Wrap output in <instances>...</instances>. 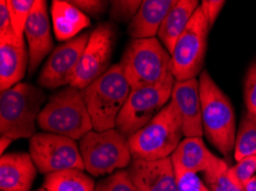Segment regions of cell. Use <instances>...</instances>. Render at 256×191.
<instances>
[{
    "mask_svg": "<svg viewBox=\"0 0 256 191\" xmlns=\"http://www.w3.org/2000/svg\"><path fill=\"white\" fill-rule=\"evenodd\" d=\"M120 65L131 89L174 87L172 55L158 38L132 39L124 50Z\"/></svg>",
    "mask_w": 256,
    "mask_h": 191,
    "instance_id": "6da1fadb",
    "label": "cell"
},
{
    "mask_svg": "<svg viewBox=\"0 0 256 191\" xmlns=\"http://www.w3.org/2000/svg\"><path fill=\"white\" fill-rule=\"evenodd\" d=\"M199 89L204 134L209 142L228 157L234 151L236 136V116L231 101L207 70L201 72Z\"/></svg>",
    "mask_w": 256,
    "mask_h": 191,
    "instance_id": "7a4b0ae2",
    "label": "cell"
},
{
    "mask_svg": "<svg viewBox=\"0 0 256 191\" xmlns=\"http://www.w3.org/2000/svg\"><path fill=\"white\" fill-rule=\"evenodd\" d=\"M45 133L56 134L80 141L93 131L83 91L68 86L50 97L37 119Z\"/></svg>",
    "mask_w": 256,
    "mask_h": 191,
    "instance_id": "3957f363",
    "label": "cell"
},
{
    "mask_svg": "<svg viewBox=\"0 0 256 191\" xmlns=\"http://www.w3.org/2000/svg\"><path fill=\"white\" fill-rule=\"evenodd\" d=\"M46 94L34 85L20 83L0 95V136L10 140L31 139L46 102Z\"/></svg>",
    "mask_w": 256,
    "mask_h": 191,
    "instance_id": "277c9868",
    "label": "cell"
},
{
    "mask_svg": "<svg viewBox=\"0 0 256 191\" xmlns=\"http://www.w3.org/2000/svg\"><path fill=\"white\" fill-rule=\"evenodd\" d=\"M183 136L180 115L170 100L154 119L128 140L134 159L160 161L170 158Z\"/></svg>",
    "mask_w": 256,
    "mask_h": 191,
    "instance_id": "5b68a950",
    "label": "cell"
},
{
    "mask_svg": "<svg viewBox=\"0 0 256 191\" xmlns=\"http://www.w3.org/2000/svg\"><path fill=\"white\" fill-rule=\"evenodd\" d=\"M130 92L131 86L120 63L112 65L106 73L83 89L93 130L102 132L116 128V120Z\"/></svg>",
    "mask_w": 256,
    "mask_h": 191,
    "instance_id": "8992f818",
    "label": "cell"
},
{
    "mask_svg": "<svg viewBox=\"0 0 256 191\" xmlns=\"http://www.w3.org/2000/svg\"><path fill=\"white\" fill-rule=\"evenodd\" d=\"M84 170L92 177L112 175L129 167L134 157L129 140L116 128L91 131L80 141Z\"/></svg>",
    "mask_w": 256,
    "mask_h": 191,
    "instance_id": "52a82bcc",
    "label": "cell"
},
{
    "mask_svg": "<svg viewBox=\"0 0 256 191\" xmlns=\"http://www.w3.org/2000/svg\"><path fill=\"white\" fill-rule=\"evenodd\" d=\"M209 30L210 26L199 6L172 53V75L176 81L193 79L204 71Z\"/></svg>",
    "mask_w": 256,
    "mask_h": 191,
    "instance_id": "ba28073f",
    "label": "cell"
},
{
    "mask_svg": "<svg viewBox=\"0 0 256 191\" xmlns=\"http://www.w3.org/2000/svg\"><path fill=\"white\" fill-rule=\"evenodd\" d=\"M29 154L37 170L51 174L66 170H84L80 144L75 140L51 133H36L30 139Z\"/></svg>",
    "mask_w": 256,
    "mask_h": 191,
    "instance_id": "9c48e42d",
    "label": "cell"
},
{
    "mask_svg": "<svg viewBox=\"0 0 256 191\" xmlns=\"http://www.w3.org/2000/svg\"><path fill=\"white\" fill-rule=\"evenodd\" d=\"M174 87H142L131 89L116 120V130L130 136L145 127L170 100Z\"/></svg>",
    "mask_w": 256,
    "mask_h": 191,
    "instance_id": "30bf717a",
    "label": "cell"
},
{
    "mask_svg": "<svg viewBox=\"0 0 256 191\" xmlns=\"http://www.w3.org/2000/svg\"><path fill=\"white\" fill-rule=\"evenodd\" d=\"M115 26L106 22L92 31L70 86L83 91L110 69L115 45Z\"/></svg>",
    "mask_w": 256,
    "mask_h": 191,
    "instance_id": "8fae6325",
    "label": "cell"
},
{
    "mask_svg": "<svg viewBox=\"0 0 256 191\" xmlns=\"http://www.w3.org/2000/svg\"><path fill=\"white\" fill-rule=\"evenodd\" d=\"M90 34L84 32L53 49L38 77V85L42 88L70 86Z\"/></svg>",
    "mask_w": 256,
    "mask_h": 191,
    "instance_id": "7c38bea8",
    "label": "cell"
},
{
    "mask_svg": "<svg viewBox=\"0 0 256 191\" xmlns=\"http://www.w3.org/2000/svg\"><path fill=\"white\" fill-rule=\"evenodd\" d=\"M28 41L29 73L36 71L42 60L53 52V40L48 13V2L36 0L24 31Z\"/></svg>",
    "mask_w": 256,
    "mask_h": 191,
    "instance_id": "4fadbf2b",
    "label": "cell"
},
{
    "mask_svg": "<svg viewBox=\"0 0 256 191\" xmlns=\"http://www.w3.org/2000/svg\"><path fill=\"white\" fill-rule=\"evenodd\" d=\"M126 171L137 191H180L170 158L160 161L134 159Z\"/></svg>",
    "mask_w": 256,
    "mask_h": 191,
    "instance_id": "5bb4252c",
    "label": "cell"
},
{
    "mask_svg": "<svg viewBox=\"0 0 256 191\" xmlns=\"http://www.w3.org/2000/svg\"><path fill=\"white\" fill-rule=\"evenodd\" d=\"M172 101L176 104L183 123L185 138H201L204 134L201 111L199 79L176 81L172 93Z\"/></svg>",
    "mask_w": 256,
    "mask_h": 191,
    "instance_id": "9a60e30c",
    "label": "cell"
},
{
    "mask_svg": "<svg viewBox=\"0 0 256 191\" xmlns=\"http://www.w3.org/2000/svg\"><path fill=\"white\" fill-rule=\"evenodd\" d=\"M29 68V52L18 37L0 40V89L7 91L20 84Z\"/></svg>",
    "mask_w": 256,
    "mask_h": 191,
    "instance_id": "2e32d148",
    "label": "cell"
},
{
    "mask_svg": "<svg viewBox=\"0 0 256 191\" xmlns=\"http://www.w3.org/2000/svg\"><path fill=\"white\" fill-rule=\"evenodd\" d=\"M37 171L30 154L2 155L0 159V189L2 191H30Z\"/></svg>",
    "mask_w": 256,
    "mask_h": 191,
    "instance_id": "e0dca14e",
    "label": "cell"
},
{
    "mask_svg": "<svg viewBox=\"0 0 256 191\" xmlns=\"http://www.w3.org/2000/svg\"><path fill=\"white\" fill-rule=\"evenodd\" d=\"M177 0H144L137 14L128 26V34L132 39L155 38L164 18Z\"/></svg>",
    "mask_w": 256,
    "mask_h": 191,
    "instance_id": "ac0fdd59",
    "label": "cell"
},
{
    "mask_svg": "<svg viewBox=\"0 0 256 191\" xmlns=\"http://www.w3.org/2000/svg\"><path fill=\"white\" fill-rule=\"evenodd\" d=\"M172 165L192 173L207 172L220 161L206 147L201 138H185L170 156Z\"/></svg>",
    "mask_w": 256,
    "mask_h": 191,
    "instance_id": "d6986e66",
    "label": "cell"
},
{
    "mask_svg": "<svg viewBox=\"0 0 256 191\" xmlns=\"http://www.w3.org/2000/svg\"><path fill=\"white\" fill-rule=\"evenodd\" d=\"M51 16L56 38L60 41H68L76 38L80 31L91 25L90 17L74 6L70 1L53 0Z\"/></svg>",
    "mask_w": 256,
    "mask_h": 191,
    "instance_id": "ffe728a7",
    "label": "cell"
},
{
    "mask_svg": "<svg viewBox=\"0 0 256 191\" xmlns=\"http://www.w3.org/2000/svg\"><path fill=\"white\" fill-rule=\"evenodd\" d=\"M199 6L200 2L196 0H180L166 15L158 30V37L170 55L177 40L188 28L190 21Z\"/></svg>",
    "mask_w": 256,
    "mask_h": 191,
    "instance_id": "44dd1931",
    "label": "cell"
},
{
    "mask_svg": "<svg viewBox=\"0 0 256 191\" xmlns=\"http://www.w3.org/2000/svg\"><path fill=\"white\" fill-rule=\"evenodd\" d=\"M42 188L48 191H94V180L83 170L72 169L48 174Z\"/></svg>",
    "mask_w": 256,
    "mask_h": 191,
    "instance_id": "7402d4cb",
    "label": "cell"
},
{
    "mask_svg": "<svg viewBox=\"0 0 256 191\" xmlns=\"http://www.w3.org/2000/svg\"><path fill=\"white\" fill-rule=\"evenodd\" d=\"M256 155V115L246 112L236 131L234 158L236 161Z\"/></svg>",
    "mask_w": 256,
    "mask_h": 191,
    "instance_id": "603a6c76",
    "label": "cell"
},
{
    "mask_svg": "<svg viewBox=\"0 0 256 191\" xmlns=\"http://www.w3.org/2000/svg\"><path fill=\"white\" fill-rule=\"evenodd\" d=\"M204 178L212 191H245L231 175L228 164L220 158L214 167L204 172Z\"/></svg>",
    "mask_w": 256,
    "mask_h": 191,
    "instance_id": "cb8c5ba5",
    "label": "cell"
},
{
    "mask_svg": "<svg viewBox=\"0 0 256 191\" xmlns=\"http://www.w3.org/2000/svg\"><path fill=\"white\" fill-rule=\"evenodd\" d=\"M36 0H7L12 24H13L14 32L16 36L24 40L26 25Z\"/></svg>",
    "mask_w": 256,
    "mask_h": 191,
    "instance_id": "d4e9b609",
    "label": "cell"
},
{
    "mask_svg": "<svg viewBox=\"0 0 256 191\" xmlns=\"http://www.w3.org/2000/svg\"><path fill=\"white\" fill-rule=\"evenodd\" d=\"M94 191H137V189L131 181L128 171L121 170L102 179L96 186Z\"/></svg>",
    "mask_w": 256,
    "mask_h": 191,
    "instance_id": "484cf974",
    "label": "cell"
},
{
    "mask_svg": "<svg viewBox=\"0 0 256 191\" xmlns=\"http://www.w3.org/2000/svg\"><path fill=\"white\" fill-rule=\"evenodd\" d=\"M110 2V17L114 22L130 23L137 14L142 1L139 0H114Z\"/></svg>",
    "mask_w": 256,
    "mask_h": 191,
    "instance_id": "4316f807",
    "label": "cell"
},
{
    "mask_svg": "<svg viewBox=\"0 0 256 191\" xmlns=\"http://www.w3.org/2000/svg\"><path fill=\"white\" fill-rule=\"evenodd\" d=\"M180 191H210L207 186L198 178L196 173L188 172L180 167L174 166Z\"/></svg>",
    "mask_w": 256,
    "mask_h": 191,
    "instance_id": "83f0119b",
    "label": "cell"
},
{
    "mask_svg": "<svg viewBox=\"0 0 256 191\" xmlns=\"http://www.w3.org/2000/svg\"><path fill=\"white\" fill-rule=\"evenodd\" d=\"M231 175L240 186L245 187L246 183L255 177L256 173V155L250 156L236 163V165L230 167Z\"/></svg>",
    "mask_w": 256,
    "mask_h": 191,
    "instance_id": "f1b7e54d",
    "label": "cell"
},
{
    "mask_svg": "<svg viewBox=\"0 0 256 191\" xmlns=\"http://www.w3.org/2000/svg\"><path fill=\"white\" fill-rule=\"evenodd\" d=\"M244 100L247 111L256 115V61L250 65L244 85Z\"/></svg>",
    "mask_w": 256,
    "mask_h": 191,
    "instance_id": "f546056e",
    "label": "cell"
},
{
    "mask_svg": "<svg viewBox=\"0 0 256 191\" xmlns=\"http://www.w3.org/2000/svg\"><path fill=\"white\" fill-rule=\"evenodd\" d=\"M70 2L80 10H82L85 15L88 16L91 15L94 17L102 16L110 3L108 1H102V0H72Z\"/></svg>",
    "mask_w": 256,
    "mask_h": 191,
    "instance_id": "4dcf8cb0",
    "label": "cell"
},
{
    "mask_svg": "<svg viewBox=\"0 0 256 191\" xmlns=\"http://www.w3.org/2000/svg\"><path fill=\"white\" fill-rule=\"evenodd\" d=\"M18 37L14 32L13 24H12L10 14L5 0L0 1V40Z\"/></svg>",
    "mask_w": 256,
    "mask_h": 191,
    "instance_id": "1f68e13d",
    "label": "cell"
},
{
    "mask_svg": "<svg viewBox=\"0 0 256 191\" xmlns=\"http://www.w3.org/2000/svg\"><path fill=\"white\" fill-rule=\"evenodd\" d=\"M226 5V1L223 0H204L200 3V8L202 10L204 17L207 18L209 26H212L216 18L218 17L220 10Z\"/></svg>",
    "mask_w": 256,
    "mask_h": 191,
    "instance_id": "d6a6232c",
    "label": "cell"
},
{
    "mask_svg": "<svg viewBox=\"0 0 256 191\" xmlns=\"http://www.w3.org/2000/svg\"><path fill=\"white\" fill-rule=\"evenodd\" d=\"M13 140H10L8 138H2V136H0V153H2V156L5 153V150L7 148L10 147V144L12 143Z\"/></svg>",
    "mask_w": 256,
    "mask_h": 191,
    "instance_id": "836d02e7",
    "label": "cell"
},
{
    "mask_svg": "<svg viewBox=\"0 0 256 191\" xmlns=\"http://www.w3.org/2000/svg\"><path fill=\"white\" fill-rule=\"evenodd\" d=\"M244 189H245V191H256V175L246 183Z\"/></svg>",
    "mask_w": 256,
    "mask_h": 191,
    "instance_id": "e575fe53",
    "label": "cell"
},
{
    "mask_svg": "<svg viewBox=\"0 0 256 191\" xmlns=\"http://www.w3.org/2000/svg\"><path fill=\"white\" fill-rule=\"evenodd\" d=\"M36 191H48V190H46L45 188H40V189H38V190H36Z\"/></svg>",
    "mask_w": 256,
    "mask_h": 191,
    "instance_id": "d590c367",
    "label": "cell"
}]
</instances>
